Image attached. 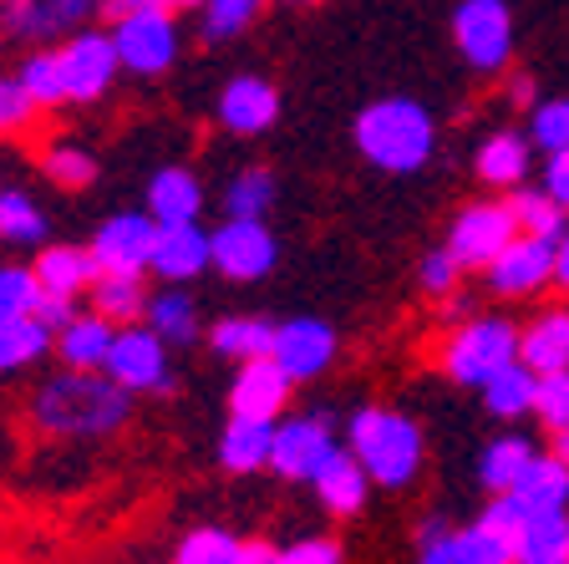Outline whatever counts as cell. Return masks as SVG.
Instances as JSON below:
<instances>
[{
  "mask_svg": "<svg viewBox=\"0 0 569 564\" xmlns=\"http://www.w3.org/2000/svg\"><path fill=\"white\" fill-rule=\"evenodd\" d=\"M138 397L118 387L107 372H61L41 376L26 397V423L47 443H107V437L128 433Z\"/></svg>",
  "mask_w": 569,
  "mask_h": 564,
  "instance_id": "6da1fadb",
  "label": "cell"
},
{
  "mask_svg": "<svg viewBox=\"0 0 569 564\" xmlns=\"http://www.w3.org/2000/svg\"><path fill=\"white\" fill-rule=\"evenodd\" d=\"M356 154L381 174H417L438 148V122L412 97H377L356 112Z\"/></svg>",
  "mask_w": 569,
  "mask_h": 564,
  "instance_id": "7a4b0ae2",
  "label": "cell"
},
{
  "mask_svg": "<svg viewBox=\"0 0 569 564\" xmlns=\"http://www.w3.org/2000/svg\"><path fill=\"white\" fill-rule=\"evenodd\" d=\"M346 447H351L371 483L381 488H407L422 473V427L397 407H356L346 423Z\"/></svg>",
  "mask_w": 569,
  "mask_h": 564,
  "instance_id": "3957f363",
  "label": "cell"
},
{
  "mask_svg": "<svg viewBox=\"0 0 569 564\" xmlns=\"http://www.w3.org/2000/svg\"><path fill=\"white\" fill-rule=\"evenodd\" d=\"M107 31H112V47H118L122 71L138 77V82L168 77V71L178 67V57H183V26H178V11H168V6L122 16V21H112Z\"/></svg>",
  "mask_w": 569,
  "mask_h": 564,
  "instance_id": "277c9868",
  "label": "cell"
},
{
  "mask_svg": "<svg viewBox=\"0 0 569 564\" xmlns=\"http://www.w3.org/2000/svg\"><path fill=\"white\" fill-rule=\"evenodd\" d=\"M509 362H519V326H509L503 316L468 320L442 346V376L458 387H483L488 376L503 372Z\"/></svg>",
  "mask_w": 569,
  "mask_h": 564,
  "instance_id": "5b68a950",
  "label": "cell"
},
{
  "mask_svg": "<svg viewBox=\"0 0 569 564\" xmlns=\"http://www.w3.org/2000/svg\"><path fill=\"white\" fill-rule=\"evenodd\" d=\"M118 387H128L132 397H168L178 387V372H173V346L158 336L148 320L138 326H118V342L107 352L102 366Z\"/></svg>",
  "mask_w": 569,
  "mask_h": 564,
  "instance_id": "8992f818",
  "label": "cell"
},
{
  "mask_svg": "<svg viewBox=\"0 0 569 564\" xmlns=\"http://www.w3.org/2000/svg\"><path fill=\"white\" fill-rule=\"evenodd\" d=\"M57 57H61V77H67V107L102 102V97H112V87L122 77V61L107 26L71 31L67 41H57Z\"/></svg>",
  "mask_w": 569,
  "mask_h": 564,
  "instance_id": "52a82bcc",
  "label": "cell"
},
{
  "mask_svg": "<svg viewBox=\"0 0 569 564\" xmlns=\"http://www.w3.org/2000/svg\"><path fill=\"white\" fill-rule=\"evenodd\" d=\"M280 265V239L264 219H224L209 229V270L229 285H260Z\"/></svg>",
  "mask_w": 569,
  "mask_h": 564,
  "instance_id": "ba28073f",
  "label": "cell"
},
{
  "mask_svg": "<svg viewBox=\"0 0 569 564\" xmlns=\"http://www.w3.org/2000/svg\"><path fill=\"white\" fill-rule=\"evenodd\" d=\"M102 16V0H0V36L21 47H57Z\"/></svg>",
  "mask_w": 569,
  "mask_h": 564,
  "instance_id": "9c48e42d",
  "label": "cell"
},
{
  "mask_svg": "<svg viewBox=\"0 0 569 564\" xmlns=\"http://www.w3.org/2000/svg\"><path fill=\"white\" fill-rule=\"evenodd\" d=\"M452 41L473 71H503L513 57V16L503 0H462L452 11Z\"/></svg>",
  "mask_w": 569,
  "mask_h": 564,
  "instance_id": "30bf717a",
  "label": "cell"
},
{
  "mask_svg": "<svg viewBox=\"0 0 569 564\" xmlns=\"http://www.w3.org/2000/svg\"><path fill=\"white\" fill-rule=\"evenodd\" d=\"M336 453V427L331 412H300V417H280L274 423V453H270V473L290 483H310L326 458Z\"/></svg>",
  "mask_w": 569,
  "mask_h": 564,
  "instance_id": "8fae6325",
  "label": "cell"
},
{
  "mask_svg": "<svg viewBox=\"0 0 569 564\" xmlns=\"http://www.w3.org/2000/svg\"><path fill=\"white\" fill-rule=\"evenodd\" d=\"M153 245H158V219L148 209L107 214L92 229V239H87L97 270H122V275H148Z\"/></svg>",
  "mask_w": 569,
  "mask_h": 564,
  "instance_id": "7c38bea8",
  "label": "cell"
},
{
  "mask_svg": "<svg viewBox=\"0 0 569 564\" xmlns=\"http://www.w3.org/2000/svg\"><path fill=\"white\" fill-rule=\"evenodd\" d=\"M336 352H341V336H336L331 320L320 316H290L274 326V362L284 366L290 382H320V376L336 366Z\"/></svg>",
  "mask_w": 569,
  "mask_h": 564,
  "instance_id": "4fadbf2b",
  "label": "cell"
},
{
  "mask_svg": "<svg viewBox=\"0 0 569 564\" xmlns=\"http://www.w3.org/2000/svg\"><path fill=\"white\" fill-rule=\"evenodd\" d=\"M213 118L229 138H264L280 122V92L260 71H234L213 97Z\"/></svg>",
  "mask_w": 569,
  "mask_h": 564,
  "instance_id": "5bb4252c",
  "label": "cell"
},
{
  "mask_svg": "<svg viewBox=\"0 0 569 564\" xmlns=\"http://www.w3.org/2000/svg\"><path fill=\"white\" fill-rule=\"evenodd\" d=\"M513 235H519V224H513L509 199L503 204H468L448 229V249L458 255L462 270H488L498 259V249H509Z\"/></svg>",
  "mask_w": 569,
  "mask_h": 564,
  "instance_id": "9a60e30c",
  "label": "cell"
},
{
  "mask_svg": "<svg viewBox=\"0 0 569 564\" xmlns=\"http://www.w3.org/2000/svg\"><path fill=\"white\" fill-rule=\"evenodd\" d=\"M483 275H488V290L503 295V300H519V295L545 290V285L555 280V239L513 235L509 249H498V259Z\"/></svg>",
  "mask_w": 569,
  "mask_h": 564,
  "instance_id": "2e32d148",
  "label": "cell"
},
{
  "mask_svg": "<svg viewBox=\"0 0 569 564\" xmlns=\"http://www.w3.org/2000/svg\"><path fill=\"white\" fill-rule=\"evenodd\" d=\"M290 392H296V382L284 376V366L274 356H254V362H239L234 382H229V412L280 423L284 407H290Z\"/></svg>",
  "mask_w": 569,
  "mask_h": 564,
  "instance_id": "e0dca14e",
  "label": "cell"
},
{
  "mask_svg": "<svg viewBox=\"0 0 569 564\" xmlns=\"http://www.w3.org/2000/svg\"><path fill=\"white\" fill-rule=\"evenodd\" d=\"M209 270V229L203 219L193 224H158V245H153V275L158 285H193Z\"/></svg>",
  "mask_w": 569,
  "mask_h": 564,
  "instance_id": "ac0fdd59",
  "label": "cell"
},
{
  "mask_svg": "<svg viewBox=\"0 0 569 564\" xmlns=\"http://www.w3.org/2000/svg\"><path fill=\"white\" fill-rule=\"evenodd\" d=\"M142 209L158 224H193L203 219V178L189 164H163L153 168L148 188H142Z\"/></svg>",
  "mask_w": 569,
  "mask_h": 564,
  "instance_id": "d6986e66",
  "label": "cell"
},
{
  "mask_svg": "<svg viewBox=\"0 0 569 564\" xmlns=\"http://www.w3.org/2000/svg\"><path fill=\"white\" fill-rule=\"evenodd\" d=\"M270 453H274V423H264V417H234V412H229L224 433L213 443L219 468L234 473V478H249V473L270 468Z\"/></svg>",
  "mask_w": 569,
  "mask_h": 564,
  "instance_id": "ffe728a7",
  "label": "cell"
},
{
  "mask_svg": "<svg viewBox=\"0 0 569 564\" xmlns=\"http://www.w3.org/2000/svg\"><path fill=\"white\" fill-rule=\"evenodd\" d=\"M310 488H316V498H320L326 514L351 518V514H361V504H367L371 473L361 468V458H356L351 447H336L331 458H326V468L310 478Z\"/></svg>",
  "mask_w": 569,
  "mask_h": 564,
  "instance_id": "44dd1931",
  "label": "cell"
},
{
  "mask_svg": "<svg viewBox=\"0 0 569 564\" xmlns=\"http://www.w3.org/2000/svg\"><path fill=\"white\" fill-rule=\"evenodd\" d=\"M112 342H118V326L107 316H97V310H77V320H67V326L57 330V362L71 366V372H102L107 366V352H112Z\"/></svg>",
  "mask_w": 569,
  "mask_h": 564,
  "instance_id": "7402d4cb",
  "label": "cell"
},
{
  "mask_svg": "<svg viewBox=\"0 0 569 564\" xmlns=\"http://www.w3.org/2000/svg\"><path fill=\"white\" fill-rule=\"evenodd\" d=\"M142 320H148L173 352H189L203 336V310H199V300H193V290H183V285H158V290L148 295V316Z\"/></svg>",
  "mask_w": 569,
  "mask_h": 564,
  "instance_id": "603a6c76",
  "label": "cell"
},
{
  "mask_svg": "<svg viewBox=\"0 0 569 564\" xmlns=\"http://www.w3.org/2000/svg\"><path fill=\"white\" fill-rule=\"evenodd\" d=\"M148 295L153 285L142 280V275H122V270H97V280L87 285V310L107 316L112 326H138L148 316Z\"/></svg>",
  "mask_w": 569,
  "mask_h": 564,
  "instance_id": "cb8c5ba5",
  "label": "cell"
},
{
  "mask_svg": "<svg viewBox=\"0 0 569 564\" xmlns=\"http://www.w3.org/2000/svg\"><path fill=\"white\" fill-rule=\"evenodd\" d=\"M31 270L47 295H77L82 300L87 285L97 280V259L87 245H41L31 259Z\"/></svg>",
  "mask_w": 569,
  "mask_h": 564,
  "instance_id": "d4e9b609",
  "label": "cell"
},
{
  "mask_svg": "<svg viewBox=\"0 0 569 564\" xmlns=\"http://www.w3.org/2000/svg\"><path fill=\"white\" fill-rule=\"evenodd\" d=\"M274 326H280V320H264V316H219L209 326V352L229 366L254 362V356H270L274 352Z\"/></svg>",
  "mask_w": 569,
  "mask_h": 564,
  "instance_id": "484cf974",
  "label": "cell"
},
{
  "mask_svg": "<svg viewBox=\"0 0 569 564\" xmlns=\"http://www.w3.org/2000/svg\"><path fill=\"white\" fill-rule=\"evenodd\" d=\"M51 352H57V330H51L41 316L0 320V382L41 366Z\"/></svg>",
  "mask_w": 569,
  "mask_h": 564,
  "instance_id": "4316f807",
  "label": "cell"
},
{
  "mask_svg": "<svg viewBox=\"0 0 569 564\" xmlns=\"http://www.w3.org/2000/svg\"><path fill=\"white\" fill-rule=\"evenodd\" d=\"M519 362L533 372H569V306L545 310L529 320V330H519Z\"/></svg>",
  "mask_w": 569,
  "mask_h": 564,
  "instance_id": "83f0119b",
  "label": "cell"
},
{
  "mask_svg": "<svg viewBox=\"0 0 569 564\" xmlns=\"http://www.w3.org/2000/svg\"><path fill=\"white\" fill-rule=\"evenodd\" d=\"M274 199H280V178L264 164H244L239 174H229L219 209H224V219H264L274 209Z\"/></svg>",
  "mask_w": 569,
  "mask_h": 564,
  "instance_id": "f1b7e54d",
  "label": "cell"
},
{
  "mask_svg": "<svg viewBox=\"0 0 569 564\" xmlns=\"http://www.w3.org/2000/svg\"><path fill=\"white\" fill-rule=\"evenodd\" d=\"M483 407L498 423H513V417H529L533 412V392H539V372L529 362H509L503 372H493L483 382Z\"/></svg>",
  "mask_w": 569,
  "mask_h": 564,
  "instance_id": "f546056e",
  "label": "cell"
},
{
  "mask_svg": "<svg viewBox=\"0 0 569 564\" xmlns=\"http://www.w3.org/2000/svg\"><path fill=\"white\" fill-rule=\"evenodd\" d=\"M513 564H569V514H529L519 540H513Z\"/></svg>",
  "mask_w": 569,
  "mask_h": 564,
  "instance_id": "4dcf8cb0",
  "label": "cell"
},
{
  "mask_svg": "<svg viewBox=\"0 0 569 564\" xmlns=\"http://www.w3.org/2000/svg\"><path fill=\"white\" fill-rule=\"evenodd\" d=\"M509 494L523 504V514H555V508L569 504V463H559L555 453H549V458L539 453Z\"/></svg>",
  "mask_w": 569,
  "mask_h": 564,
  "instance_id": "1f68e13d",
  "label": "cell"
},
{
  "mask_svg": "<svg viewBox=\"0 0 569 564\" xmlns=\"http://www.w3.org/2000/svg\"><path fill=\"white\" fill-rule=\"evenodd\" d=\"M473 174L493 188H519L529 174V142L519 132H488L473 154Z\"/></svg>",
  "mask_w": 569,
  "mask_h": 564,
  "instance_id": "d6a6232c",
  "label": "cell"
},
{
  "mask_svg": "<svg viewBox=\"0 0 569 564\" xmlns=\"http://www.w3.org/2000/svg\"><path fill=\"white\" fill-rule=\"evenodd\" d=\"M51 235L47 209L26 188H0V245L11 249H41Z\"/></svg>",
  "mask_w": 569,
  "mask_h": 564,
  "instance_id": "836d02e7",
  "label": "cell"
},
{
  "mask_svg": "<svg viewBox=\"0 0 569 564\" xmlns=\"http://www.w3.org/2000/svg\"><path fill=\"white\" fill-rule=\"evenodd\" d=\"M270 0H203L193 21H199V41L203 47H229L244 31H254V21L264 16Z\"/></svg>",
  "mask_w": 569,
  "mask_h": 564,
  "instance_id": "e575fe53",
  "label": "cell"
},
{
  "mask_svg": "<svg viewBox=\"0 0 569 564\" xmlns=\"http://www.w3.org/2000/svg\"><path fill=\"white\" fill-rule=\"evenodd\" d=\"M539 458L533 453V443L529 437H498V443H488L483 447V458H478V478H483V488L488 494H509L513 483L529 473V463Z\"/></svg>",
  "mask_w": 569,
  "mask_h": 564,
  "instance_id": "d590c367",
  "label": "cell"
},
{
  "mask_svg": "<svg viewBox=\"0 0 569 564\" xmlns=\"http://www.w3.org/2000/svg\"><path fill=\"white\" fill-rule=\"evenodd\" d=\"M16 77H21L26 97H31L41 112H57V107H67V77H61V57L57 47H36L21 57V67H16Z\"/></svg>",
  "mask_w": 569,
  "mask_h": 564,
  "instance_id": "8d00e7d4",
  "label": "cell"
},
{
  "mask_svg": "<svg viewBox=\"0 0 569 564\" xmlns=\"http://www.w3.org/2000/svg\"><path fill=\"white\" fill-rule=\"evenodd\" d=\"M41 174L61 194H82V188H92L102 178V164H97V154L82 148V142H51L47 154H41Z\"/></svg>",
  "mask_w": 569,
  "mask_h": 564,
  "instance_id": "74e56055",
  "label": "cell"
},
{
  "mask_svg": "<svg viewBox=\"0 0 569 564\" xmlns=\"http://www.w3.org/2000/svg\"><path fill=\"white\" fill-rule=\"evenodd\" d=\"M509 209H513V224H519V235H539V239H565L569 229V209L555 204L545 188H513L509 194Z\"/></svg>",
  "mask_w": 569,
  "mask_h": 564,
  "instance_id": "f35d334b",
  "label": "cell"
},
{
  "mask_svg": "<svg viewBox=\"0 0 569 564\" xmlns=\"http://www.w3.org/2000/svg\"><path fill=\"white\" fill-rule=\"evenodd\" d=\"M173 564H244V540L219 524H203V530H189L178 540Z\"/></svg>",
  "mask_w": 569,
  "mask_h": 564,
  "instance_id": "ab89813d",
  "label": "cell"
},
{
  "mask_svg": "<svg viewBox=\"0 0 569 564\" xmlns=\"http://www.w3.org/2000/svg\"><path fill=\"white\" fill-rule=\"evenodd\" d=\"M41 306V280L31 265H0V320L36 316Z\"/></svg>",
  "mask_w": 569,
  "mask_h": 564,
  "instance_id": "60d3db41",
  "label": "cell"
},
{
  "mask_svg": "<svg viewBox=\"0 0 569 564\" xmlns=\"http://www.w3.org/2000/svg\"><path fill=\"white\" fill-rule=\"evenodd\" d=\"M36 118H41V107L26 97L21 77H16V71H0V138H21V132H31Z\"/></svg>",
  "mask_w": 569,
  "mask_h": 564,
  "instance_id": "b9f144b4",
  "label": "cell"
},
{
  "mask_svg": "<svg viewBox=\"0 0 569 564\" xmlns=\"http://www.w3.org/2000/svg\"><path fill=\"white\" fill-rule=\"evenodd\" d=\"M529 138L539 142L545 154H565V148H569V97H555V102L533 107Z\"/></svg>",
  "mask_w": 569,
  "mask_h": 564,
  "instance_id": "7bdbcfd3",
  "label": "cell"
},
{
  "mask_svg": "<svg viewBox=\"0 0 569 564\" xmlns=\"http://www.w3.org/2000/svg\"><path fill=\"white\" fill-rule=\"evenodd\" d=\"M533 417L559 433L569 423V372H539V392H533Z\"/></svg>",
  "mask_w": 569,
  "mask_h": 564,
  "instance_id": "ee69618b",
  "label": "cell"
},
{
  "mask_svg": "<svg viewBox=\"0 0 569 564\" xmlns=\"http://www.w3.org/2000/svg\"><path fill=\"white\" fill-rule=\"evenodd\" d=\"M458 275H462V265H458V255H452L448 245H442V249H427L422 265H417V285H422L427 295H438V300L458 290Z\"/></svg>",
  "mask_w": 569,
  "mask_h": 564,
  "instance_id": "f6af8a7d",
  "label": "cell"
},
{
  "mask_svg": "<svg viewBox=\"0 0 569 564\" xmlns=\"http://www.w3.org/2000/svg\"><path fill=\"white\" fill-rule=\"evenodd\" d=\"M462 554H468V564H513V540H503V534L483 530V524H473V530H462Z\"/></svg>",
  "mask_w": 569,
  "mask_h": 564,
  "instance_id": "bcb514c9",
  "label": "cell"
},
{
  "mask_svg": "<svg viewBox=\"0 0 569 564\" xmlns=\"http://www.w3.org/2000/svg\"><path fill=\"white\" fill-rule=\"evenodd\" d=\"M417 564H468V554H462L458 534H448L438 518H432L427 534H422V554H417Z\"/></svg>",
  "mask_w": 569,
  "mask_h": 564,
  "instance_id": "7dc6e473",
  "label": "cell"
},
{
  "mask_svg": "<svg viewBox=\"0 0 569 564\" xmlns=\"http://www.w3.org/2000/svg\"><path fill=\"white\" fill-rule=\"evenodd\" d=\"M523 504L513 494H498L493 504L483 508V518H478V524H483V530H493V534H503V540H519V530H523Z\"/></svg>",
  "mask_w": 569,
  "mask_h": 564,
  "instance_id": "c3c4849f",
  "label": "cell"
},
{
  "mask_svg": "<svg viewBox=\"0 0 569 564\" xmlns=\"http://www.w3.org/2000/svg\"><path fill=\"white\" fill-rule=\"evenodd\" d=\"M274 564H341V544L336 540H296L290 550H280Z\"/></svg>",
  "mask_w": 569,
  "mask_h": 564,
  "instance_id": "681fc988",
  "label": "cell"
},
{
  "mask_svg": "<svg viewBox=\"0 0 569 564\" xmlns=\"http://www.w3.org/2000/svg\"><path fill=\"white\" fill-rule=\"evenodd\" d=\"M77 310H82V300H77V295H47V290H41V306H36V316L47 320L51 330H61L67 320H77Z\"/></svg>",
  "mask_w": 569,
  "mask_h": 564,
  "instance_id": "f907efd6",
  "label": "cell"
},
{
  "mask_svg": "<svg viewBox=\"0 0 569 564\" xmlns=\"http://www.w3.org/2000/svg\"><path fill=\"white\" fill-rule=\"evenodd\" d=\"M545 194H549L555 204H565V209H569V148H565V154H549Z\"/></svg>",
  "mask_w": 569,
  "mask_h": 564,
  "instance_id": "816d5d0a",
  "label": "cell"
},
{
  "mask_svg": "<svg viewBox=\"0 0 569 564\" xmlns=\"http://www.w3.org/2000/svg\"><path fill=\"white\" fill-rule=\"evenodd\" d=\"M153 6H163V0H102V16H107V26H112V21H122V16L153 11Z\"/></svg>",
  "mask_w": 569,
  "mask_h": 564,
  "instance_id": "f5cc1de1",
  "label": "cell"
},
{
  "mask_svg": "<svg viewBox=\"0 0 569 564\" xmlns=\"http://www.w3.org/2000/svg\"><path fill=\"white\" fill-rule=\"evenodd\" d=\"M555 285L559 290H569V229H565V239L555 245Z\"/></svg>",
  "mask_w": 569,
  "mask_h": 564,
  "instance_id": "db71d44e",
  "label": "cell"
},
{
  "mask_svg": "<svg viewBox=\"0 0 569 564\" xmlns=\"http://www.w3.org/2000/svg\"><path fill=\"white\" fill-rule=\"evenodd\" d=\"M280 560V550H270L264 540H244V564H274Z\"/></svg>",
  "mask_w": 569,
  "mask_h": 564,
  "instance_id": "11a10c76",
  "label": "cell"
},
{
  "mask_svg": "<svg viewBox=\"0 0 569 564\" xmlns=\"http://www.w3.org/2000/svg\"><path fill=\"white\" fill-rule=\"evenodd\" d=\"M509 97H513V102H529V97H533V82H529V77H513Z\"/></svg>",
  "mask_w": 569,
  "mask_h": 564,
  "instance_id": "9f6ffc18",
  "label": "cell"
},
{
  "mask_svg": "<svg viewBox=\"0 0 569 564\" xmlns=\"http://www.w3.org/2000/svg\"><path fill=\"white\" fill-rule=\"evenodd\" d=\"M555 458H559V463H569V423L555 433Z\"/></svg>",
  "mask_w": 569,
  "mask_h": 564,
  "instance_id": "6f0895ef",
  "label": "cell"
},
{
  "mask_svg": "<svg viewBox=\"0 0 569 564\" xmlns=\"http://www.w3.org/2000/svg\"><path fill=\"white\" fill-rule=\"evenodd\" d=\"M163 6H168V11H178V16H193L203 0H163Z\"/></svg>",
  "mask_w": 569,
  "mask_h": 564,
  "instance_id": "680465c9",
  "label": "cell"
},
{
  "mask_svg": "<svg viewBox=\"0 0 569 564\" xmlns=\"http://www.w3.org/2000/svg\"><path fill=\"white\" fill-rule=\"evenodd\" d=\"M284 6H316V0H284Z\"/></svg>",
  "mask_w": 569,
  "mask_h": 564,
  "instance_id": "91938a15",
  "label": "cell"
},
{
  "mask_svg": "<svg viewBox=\"0 0 569 564\" xmlns=\"http://www.w3.org/2000/svg\"><path fill=\"white\" fill-rule=\"evenodd\" d=\"M0 188H6V184H0Z\"/></svg>",
  "mask_w": 569,
  "mask_h": 564,
  "instance_id": "94428289",
  "label": "cell"
}]
</instances>
